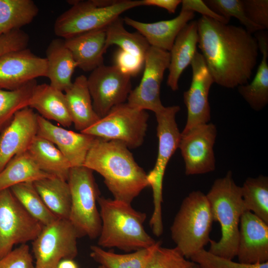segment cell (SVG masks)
Here are the masks:
<instances>
[{
  "label": "cell",
  "instance_id": "23",
  "mask_svg": "<svg viewBox=\"0 0 268 268\" xmlns=\"http://www.w3.org/2000/svg\"><path fill=\"white\" fill-rule=\"evenodd\" d=\"M68 110L76 130L82 132L100 119L95 112L87 84V77H76L70 88L65 91Z\"/></svg>",
  "mask_w": 268,
  "mask_h": 268
},
{
  "label": "cell",
  "instance_id": "11",
  "mask_svg": "<svg viewBox=\"0 0 268 268\" xmlns=\"http://www.w3.org/2000/svg\"><path fill=\"white\" fill-rule=\"evenodd\" d=\"M79 238V233L68 220L58 218L44 226L32 242L34 268H57L63 260H74L78 255Z\"/></svg>",
  "mask_w": 268,
  "mask_h": 268
},
{
  "label": "cell",
  "instance_id": "13",
  "mask_svg": "<svg viewBox=\"0 0 268 268\" xmlns=\"http://www.w3.org/2000/svg\"><path fill=\"white\" fill-rule=\"evenodd\" d=\"M170 53L150 46L144 59V70L139 84L132 90L127 103L132 107L156 113L161 110V84L170 64Z\"/></svg>",
  "mask_w": 268,
  "mask_h": 268
},
{
  "label": "cell",
  "instance_id": "10",
  "mask_svg": "<svg viewBox=\"0 0 268 268\" xmlns=\"http://www.w3.org/2000/svg\"><path fill=\"white\" fill-rule=\"evenodd\" d=\"M44 227L23 207L10 189L0 190V259L14 245L32 242Z\"/></svg>",
  "mask_w": 268,
  "mask_h": 268
},
{
  "label": "cell",
  "instance_id": "40",
  "mask_svg": "<svg viewBox=\"0 0 268 268\" xmlns=\"http://www.w3.org/2000/svg\"><path fill=\"white\" fill-rule=\"evenodd\" d=\"M244 11L248 19L264 30L268 29V0H243Z\"/></svg>",
  "mask_w": 268,
  "mask_h": 268
},
{
  "label": "cell",
  "instance_id": "31",
  "mask_svg": "<svg viewBox=\"0 0 268 268\" xmlns=\"http://www.w3.org/2000/svg\"><path fill=\"white\" fill-rule=\"evenodd\" d=\"M123 23V19L119 17L105 28L106 48L113 45H117L120 49L144 62L149 44L138 32H128Z\"/></svg>",
  "mask_w": 268,
  "mask_h": 268
},
{
  "label": "cell",
  "instance_id": "43",
  "mask_svg": "<svg viewBox=\"0 0 268 268\" xmlns=\"http://www.w3.org/2000/svg\"><path fill=\"white\" fill-rule=\"evenodd\" d=\"M181 10L197 12L203 16L211 18L222 23L228 24L229 21L210 9L201 0H183Z\"/></svg>",
  "mask_w": 268,
  "mask_h": 268
},
{
  "label": "cell",
  "instance_id": "19",
  "mask_svg": "<svg viewBox=\"0 0 268 268\" xmlns=\"http://www.w3.org/2000/svg\"><path fill=\"white\" fill-rule=\"evenodd\" d=\"M37 122V135L54 144L68 160L71 167L83 165L96 137L56 126L38 114Z\"/></svg>",
  "mask_w": 268,
  "mask_h": 268
},
{
  "label": "cell",
  "instance_id": "6",
  "mask_svg": "<svg viewBox=\"0 0 268 268\" xmlns=\"http://www.w3.org/2000/svg\"><path fill=\"white\" fill-rule=\"evenodd\" d=\"M213 219L206 195L193 191L182 201L170 228L176 248L186 258L209 242Z\"/></svg>",
  "mask_w": 268,
  "mask_h": 268
},
{
  "label": "cell",
  "instance_id": "41",
  "mask_svg": "<svg viewBox=\"0 0 268 268\" xmlns=\"http://www.w3.org/2000/svg\"><path fill=\"white\" fill-rule=\"evenodd\" d=\"M28 35L21 29L11 31L0 37V56L11 51L27 48Z\"/></svg>",
  "mask_w": 268,
  "mask_h": 268
},
{
  "label": "cell",
  "instance_id": "7",
  "mask_svg": "<svg viewBox=\"0 0 268 268\" xmlns=\"http://www.w3.org/2000/svg\"><path fill=\"white\" fill-rule=\"evenodd\" d=\"M178 105L164 107L155 113L158 138V154L155 165L148 174L147 180L152 190L153 211L149 225L155 236L163 232L162 216L163 181L165 171L170 158L179 147L181 133L178 129L176 116L180 111Z\"/></svg>",
  "mask_w": 268,
  "mask_h": 268
},
{
  "label": "cell",
  "instance_id": "35",
  "mask_svg": "<svg viewBox=\"0 0 268 268\" xmlns=\"http://www.w3.org/2000/svg\"><path fill=\"white\" fill-rule=\"evenodd\" d=\"M36 80L13 90L0 89V132L18 111L29 107Z\"/></svg>",
  "mask_w": 268,
  "mask_h": 268
},
{
  "label": "cell",
  "instance_id": "42",
  "mask_svg": "<svg viewBox=\"0 0 268 268\" xmlns=\"http://www.w3.org/2000/svg\"><path fill=\"white\" fill-rule=\"evenodd\" d=\"M114 61L115 65L131 77L137 75L144 64V61L121 49L115 53Z\"/></svg>",
  "mask_w": 268,
  "mask_h": 268
},
{
  "label": "cell",
  "instance_id": "38",
  "mask_svg": "<svg viewBox=\"0 0 268 268\" xmlns=\"http://www.w3.org/2000/svg\"><path fill=\"white\" fill-rule=\"evenodd\" d=\"M190 259L201 268H268V262L255 264L235 262L213 254L204 248L195 253Z\"/></svg>",
  "mask_w": 268,
  "mask_h": 268
},
{
  "label": "cell",
  "instance_id": "32",
  "mask_svg": "<svg viewBox=\"0 0 268 268\" xmlns=\"http://www.w3.org/2000/svg\"><path fill=\"white\" fill-rule=\"evenodd\" d=\"M154 245L125 254L107 251L98 245H92L90 256L99 264L98 268H145Z\"/></svg>",
  "mask_w": 268,
  "mask_h": 268
},
{
  "label": "cell",
  "instance_id": "28",
  "mask_svg": "<svg viewBox=\"0 0 268 268\" xmlns=\"http://www.w3.org/2000/svg\"><path fill=\"white\" fill-rule=\"evenodd\" d=\"M33 183L50 210L58 218L68 220L71 195L67 181L54 176L37 180Z\"/></svg>",
  "mask_w": 268,
  "mask_h": 268
},
{
  "label": "cell",
  "instance_id": "26",
  "mask_svg": "<svg viewBox=\"0 0 268 268\" xmlns=\"http://www.w3.org/2000/svg\"><path fill=\"white\" fill-rule=\"evenodd\" d=\"M47 62V77L50 85L62 91L71 87V77L77 65L72 55L66 46L64 39H53L46 51Z\"/></svg>",
  "mask_w": 268,
  "mask_h": 268
},
{
  "label": "cell",
  "instance_id": "39",
  "mask_svg": "<svg viewBox=\"0 0 268 268\" xmlns=\"http://www.w3.org/2000/svg\"><path fill=\"white\" fill-rule=\"evenodd\" d=\"M0 268H34L29 246L21 244L0 259Z\"/></svg>",
  "mask_w": 268,
  "mask_h": 268
},
{
  "label": "cell",
  "instance_id": "45",
  "mask_svg": "<svg viewBox=\"0 0 268 268\" xmlns=\"http://www.w3.org/2000/svg\"><path fill=\"white\" fill-rule=\"evenodd\" d=\"M57 268H78V266L73 260L66 259L62 260Z\"/></svg>",
  "mask_w": 268,
  "mask_h": 268
},
{
  "label": "cell",
  "instance_id": "21",
  "mask_svg": "<svg viewBox=\"0 0 268 268\" xmlns=\"http://www.w3.org/2000/svg\"><path fill=\"white\" fill-rule=\"evenodd\" d=\"M106 31L101 29L64 39L77 67L84 71H92L103 65L106 52Z\"/></svg>",
  "mask_w": 268,
  "mask_h": 268
},
{
  "label": "cell",
  "instance_id": "36",
  "mask_svg": "<svg viewBox=\"0 0 268 268\" xmlns=\"http://www.w3.org/2000/svg\"><path fill=\"white\" fill-rule=\"evenodd\" d=\"M194 264L177 248L162 247L158 241L152 248L145 268H193Z\"/></svg>",
  "mask_w": 268,
  "mask_h": 268
},
{
  "label": "cell",
  "instance_id": "15",
  "mask_svg": "<svg viewBox=\"0 0 268 268\" xmlns=\"http://www.w3.org/2000/svg\"><path fill=\"white\" fill-rule=\"evenodd\" d=\"M191 66L192 69L191 85L183 95L187 110V119L182 133L198 125L209 123L211 118L208 94L214 82L202 56L198 51Z\"/></svg>",
  "mask_w": 268,
  "mask_h": 268
},
{
  "label": "cell",
  "instance_id": "29",
  "mask_svg": "<svg viewBox=\"0 0 268 268\" xmlns=\"http://www.w3.org/2000/svg\"><path fill=\"white\" fill-rule=\"evenodd\" d=\"M52 177L39 167L27 150L14 156L0 172V190Z\"/></svg>",
  "mask_w": 268,
  "mask_h": 268
},
{
  "label": "cell",
  "instance_id": "25",
  "mask_svg": "<svg viewBox=\"0 0 268 268\" xmlns=\"http://www.w3.org/2000/svg\"><path fill=\"white\" fill-rule=\"evenodd\" d=\"M262 58L252 82L237 87L241 96L254 110H262L268 103V34L264 30L255 33Z\"/></svg>",
  "mask_w": 268,
  "mask_h": 268
},
{
  "label": "cell",
  "instance_id": "16",
  "mask_svg": "<svg viewBox=\"0 0 268 268\" xmlns=\"http://www.w3.org/2000/svg\"><path fill=\"white\" fill-rule=\"evenodd\" d=\"M47 62L24 49L0 56V89L13 90L39 77H47Z\"/></svg>",
  "mask_w": 268,
  "mask_h": 268
},
{
  "label": "cell",
  "instance_id": "9",
  "mask_svg": "<svg viewBox=\"0 0 268 268\" xmlns=\"http://www.w3.org/2000/svg\"><path fill=\"white\" fill-rule=\"evenodd\" d=\"M148 119L145 110L125 102L112 108L105 116L80 133L106 140H118L129 148H135L144 141Z\"/></svg>",
  "mask_w": 268,
  "mask_h": 268
},
{
  "label": "cell",
  "instance_id": "33",
  "mask_svg": "<svg viewBox=\"0 0 268 268\" xmlns=\"http://www.w3.org/2000/svg\"><path fill=\"white\" fill-rule=\"evenodd\" d=\"M246 210L268 224V178L260 175L248 178L241 187Z\"/></svg>",
  "mask_w": 268,
  "mask_h": 268
},
{
  "label": "cell",
  "instance_id": "22",
  "mask_svg": "<svg viewBox=\"0 0 268 268\" xmlns=\"http://www.w3.org/2000/svg\"><path fill=\"white\" fill-rule=\"evenodd\" d=\"M197 20H191L177 35L169 52L170 64L167 84L173 91L179 89L181 75L189 65L197 52L198 44Z\"/></svg>",
  "mask_w": 268,
  "mask_h": 268
},
{
  "label": "cell",
  "instance_id": "14",
  "mask_svg": "<svg viewBox=\"0 0 268 268\" xmlns=\"http://www.w3.org/2000/svg\"><path fill=\"white\" fill-rule=\"evenodd\" d=\"M181 133L178 148L185 162L186 174H202L214 171L213 146L217 134L215 126L208 123Z\"/></svg>",
  "mask_w": 268,
  "mask_h": 268
},
{
  "label": "cell",
  "instance_id": "34",
  "mask_svg": "<svg viewBox=\"0 0 268 268\" xmlns=\"http://www.w3.org/2000/svg\"><path fill=\"white\" fill-rule=\"evenodd\" d=\"M9 189L23 207L43 225L59 218L45 205L33 182L18 184Z\"/></svg>",
  "mask_w": 268,
  "mask_h": 268
},
{
  "label": "cell",
  "instance_id": "18",
  "mask_svg": "<svg viewBox=\"0 0 268 268\" xmlns=\"http://www.w3.org/2000/svg\"><path fill=\"white\" fill-rule=\"evenodd\" d=\"M236 257L246 264L268 262V224L250 211L240 218Z\"/></svg>",
  "mask_w": 268,
  "mask_h": 268
},
{
  "label": "cell",
  "instance_id": "24",
  "mask_svg": "<svg viewBox=\"0 0 268 268\" xmlns=\"http://www.w3.org/2000/svg\"><path fill=\"white\" fill-rule=\"evenodd\" d=\"M29 107L36 109L44 119L55 121L64 127H69L72 124L65 94L50 84H37Z\"/></svg>",
  "mask_w": 268,
  "mask_h": 268
},
{
  "label": "cell",
  "instance_id": "37",
  "mask_svg": "<svg viewBox=\"0 0 268 268\" xmlns=\"http://www.w3.org/2000/svg\"><path fill=\"white\" fill-rule=\"evenodd\" d=\"M205 3L213 11L230 21L237 18L251 34L264 29L250 20L244 11L243 0H205Z\"/></svg>",
  "mask_w": 268,
  "mask_h": 268
},
{
  "label": "cell",
  "instance_id": "3",
  "mask_svg": "<svg viewBox=\"0 0 268 268\" xmlns=\"http://www.w3.org/2000/svg\"><path fill=\"white\" fill-rule=\"evenodd\" d=\"M97 202L101 220L98 246L131 252L156 243L144 228L145 213L135 210L131 204L103 196L98 197Z\"/></svg>",
  "mask_w": 268,
  "mask_h": 268
},
{
  "label": "cell",
  "instance_id": "44",
  "mask_svg": "<svg viewBox=\"0 0 268 268\" xmlns=\"http://www.w3.org/2000/svg\"><path fill=\"white\" fill-rule=\"evenodd\" d=\"M181 0H143V6H155L166 9L170 13L175 12Z\"/></svg>",
  "mask_w": 268,
  "mask_h": 268
},
{
  "label": "cell",
  "instance_id": "8",
  "mask_svg": "<svg viewBox=\"0 0 268 268\" xmlns=\"http://www.w3.org/2000/svg\"><path fill=\"white\" fill-rule=\"evenodd\" d=\"M67 182L71 195L68 220L80 238H98L101 229L100 215L96 204L100 193L93 171L83 165L71 167Z\"/></svg>",
  "mask_w": 268,
  "mask_h": 268
},
{
  "label": "cell",
  "instance_id": "1",
  "mask_svg": "<svg viewBox=\"0 0 268 268\" xmlns=\"http://www.w3.org/2000/svg\"><path fill=\"white\" fill-rule=\"evenodd\" d=\"M198 46L213 82L227 88L247 84L257 63V40L244 28L202 16Z\"/></svg>",
  "mask_w": 268,
  "mask_h": 268
},
{
  "label": "cell",
  "instance_id": "2",
  "mask_svg": "<svg viewBox=\"0 0 268 268\" xmlns=\"http://www.w3.org/2000/svg\"><path fill=\"white\" fill-rule=\"evenodd\" d=\"M129 149L121 141L95 137L83 166L104 178L114 199L131 204L149 185L147 174Z\"/></svg>",
  "mask_w": 268,
  "mask_h": 268
},
{
  "label": "cell",
  "instance_id": "5",
  "mask_svg": "<svg viewBox=\"0 0 268 268\" xmlns=\"http://www.w3.org/2000/svg\"><path fill=\"white\" fill-rule=\"evenodd\" d=\"M71 7L55 21V34L63 39L105 29L125 11L143 6V0H69Z\"/></svg>",
  "mask_w": 268,
  "mask_h": 268
},
{
  "label": "cell",
  "instance_id": "30",
  "mask_svg": "<svg viewBox=\"0 0 268 268\" xmlns=\"http://www.w3.org/2000/svg\"><path fill=\"white\" fill-rule=\"evenodd\" d=\"M38 12L32 0H0V37L30 23Z\"/></svg>",
  "mask_w": 268,
  "mask_h": 268
},
{
  "label": "cell",
  "instance_id": "4",
  "mask_svg": "<svg viewBox=\"0 0 268 268\" xmlns=\"http://www.w3.org/2000/svg\"><path fill=\"white\" fill-rule=\"evenodd\" d=\"M206 196L213 221L220 223L221 231L218 242L210 240L208 251L233 260L237 255L240 218L246 210L241 187L235 183L229 171L224 177L214 181Z\"/></svg>",
  "mask_w": 268,
  "mask_h": 268
},
{
  "label": "cell",
  "instance_id": "20",
  "mask_svg": "<svg viewBox=\"0 0 268 268\" xmlns=\"http://www.w3.org/2000/svg\"><path fill=\"white\" fill-rule=\"evenodd\" d=\"M195 16L193 11L181 10L177 16L170 20L145 23L126 16L123 21L137 30L150 46L169 52L179 32Z\"/></svg>",
  "mask_w": 268,
  "mask_h": 268
},
{
  "label": "cell",
  "instance_id": "27",
  "mask_svg": "<svg viewBox=\"0 0 268 268\" xmlns=\"http://www.w3.org/2000/svg\"><path fill=\"white\" fill-rule=\"evenodd\" d=\"M27 151L44 172L67 180L71 166L62 152L48 139L36 135Z\"/></svg>",
  "mask_w": 268,
  "mask_h": 268
},
{
  "label": "cell",
  "instance_id": "17",
  "mask_svg": "<svg viewBox=\"0 0 268 268\" xmlns=\"http://www.w3.org/2000/svg\"><path fill=\"white\" fill-rule=\"evenodd\" d=\"M37 114L29 107L17 112L0 132V172L15 155L27 150L37 135Z\"/></svg>",
  "mask_w": 268,
  "mask_h": 268
},
{
  "label": "cell",
  "instance_id": "12",
  "mask_svg": "<svg viewBox=\"0 0 268 268\" xmlns=\"http://www.w3.org/2000/svg\"><path fill=\"white\" fill-rule=\"evenodd\" d=\"M131 77L115 65L103 64L91 71L87 84L93 109L100 118L125 103L132 90Z\"/></svg>",
  "mask_w": 268,
  "mask_h": 268
},
{
  "label": "cell",
  "instance_id": "46",
  "mask_svg": "<svg viewBox=\"0 0 268 268\" xmlns=\"http://www.w3.org/2000/svg\"><path fill=\"white\" fill-rule=\"evenodd\" d=\"M193 268H201L198 264L195 263Z\"/></svg>",
  "mask_w": 268,
  "mask_h": 268
}]
</instances>
